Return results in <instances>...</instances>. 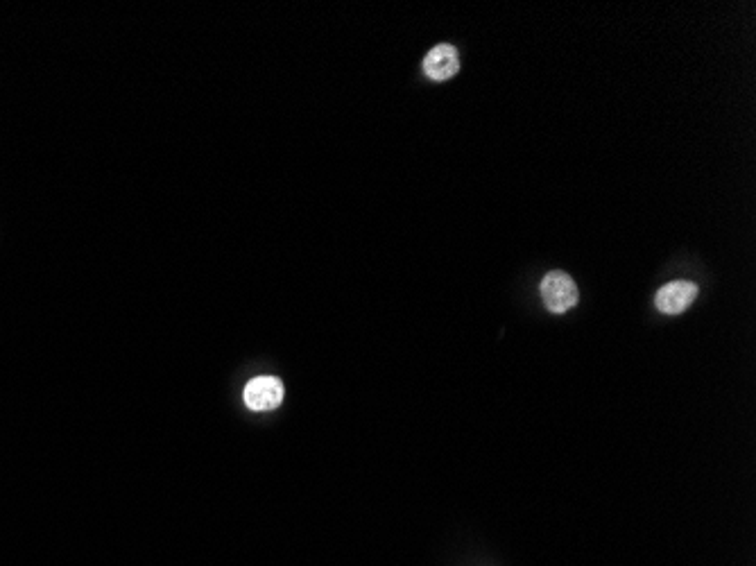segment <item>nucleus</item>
Returning a JSON list of instances; mask_svg holds the SVG:
<instances>
[{"label": "nucleus", "mask_w": 756, "mask_h": 566, "mask_svg": "<svg viewBox=\"0 0 756 566\" xmlns=\"http://www.w3.org/2000/svg\"><path fill=\"white\" fill-rule=\"evenodd\" d=\"M286 399L283 381L274 374H259L249 379L243 388V403L252 413H272Z\"/></svg>", "instance_id": "obj_1"}, {"label": "nucleus", "mask_w": 756, "mask_h": 566, "mask_svg": "<svg viewBox=\"0 0 756 566\" xmlns=\"http://www.w3.org/2000/svg\"><path fill=\"white\" fill-rule=\"evenodd\" d=\"M541 299L555 315H562L578 304V286L566 272H551L541 281Z\"/></svg>", "instance_id": "obj_2"}, {"label": "nucleus", "mask_w": 756, "mask_h": 566, "mask_svg": "<svg viewBox=\"0 0 756 566\" xmlns=\"http://www.w3.org/2000/svg\"><path fill=\"white\" fill-rule=\"evenodd\" d=\"M698 297V286L691 281H673L666 283L655 297V306L664 315H680L693 304Z\"/></svg>", "instance_id": "obj_3"}, {"label": "nucleus", "mask_w": 756, "mask_h": 566, "mask_svg": "<svg viewBox=\"0 0 756 566\" xmlns=\"http://www.w3.org/2000/svg\"><path fill=\"white\" fill-rule=\"evenodd\" d=\"M458 71H460V57H458V50H455L451 44L435 46L424 59V73L435 82L451 80Z\"/></svg>", "instance_id": "obj_4"}]
</instances>
